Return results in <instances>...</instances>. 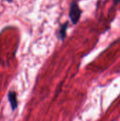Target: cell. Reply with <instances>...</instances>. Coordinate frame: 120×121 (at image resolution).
I'll return each mask as SVG.
<instances>
[{
	"label": "cell",
	"mask_w": 120,
	"mask_h": 121,
	"mask_svg": "<svg viewBox=\"0 0 120 121\" xmlns=\"http://www.w3.org/2000/svg\"><path fill=\"white\" fill-rule=\"evenodd\" d=\"M68 24L69 23L66 21V23H64L60 28L59 30V33H58V37L61 39V40H64L66 38V30L68 28Z\"/></svg>",
	"instance_id": "cell-3"
},
{
	"label": "cell",
	"mask_w": 120,
	"mask_h": 121,
	"mask_svg": "<svg viewBox=\"0 0 120 121\" xmlns=\"http://www.w3.org/2000/svg\"><path fill=\"white\" fill-rule=\"evenodd\" d=\"M117 3H120V0H115V4H117Z\"/></svg>",
	"instance_id": "cell-4"
},
{
	"label": "cell",
	"mask_w": 120,
	"mask_h": 121,
	"mask_svg": "<svg viewBox=\"0 0 120 121\" xmlns=\"http://www.w3.org/2000/svg\"><path fill=\"white\" fill-rule=\"evenodd\" d=\"M8 101L11 104V108L13 110H15L17 108L18 102H17V98H16V94L14 91H10L8 93Z\"/></svg>",
	"instance_id": "cell-2"
},
{
	"label": "cell",
	"mask_w": 120,
	"mask_h": 121,
	"mask_svg": "<svg viewBox=\"0 0 120 121\" xmlns=\"http://www.w3.org/2000/svg\"><path fill=\"white\" fill-rule=\"evenodd\" d=\"M81 15V11L76 1H72L69 7V18L73 24H76L80 20Z\"/></svg>",
	"instance_id": "cell-1"
}]
</instances>
